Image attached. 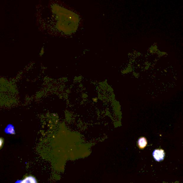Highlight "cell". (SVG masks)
<instances>
[{"instance_id":"cell-1","label":"cell","mask_w":183,"mask_h":183,"mask_svg":"<svg viewBox=\"0 0 183 183\" xmlns=\"http://www.w3.org/2000/svg\"><path fill=\"white\" fill-rule=\"evenodd\" d=\"M153 156L155 160L157 162H160L164 160L165 157V152L161 149H155L153 153Z\"/></svg>"},{"instance_id":"cell-2","label":"cell","mask_w":183,"mask_h":183,"mask_svg":"<svg viewBox=\"0 0 183 183\" xmlns=\"http://www.w3.org/2000/svg\"><path fill=\"white\" fill-rule=\"evenodd\" d=\"M15 183H37L35 178L32 176H29L23 180H17Z\"/></svg>"},{"instance_id":"cell-3","label":"cell","mask_w":183,"mask_h":183,"mask_svg":"<svg viewBox=\"0 0 183 183\" xmlns=\"http://www.w3.org/2000/svg\"><path fill=\"white\" fill-rule=\"evenodd\" d=\"M4 132L6 134L8 135H14L15 134V129L12 124H8L6 128L4 129Z\"/></svg>"},{"instance_id":"cell-4","label":"cell","mask_w":183,"mask_h":183,"mask_svg":"<svg viewBox=\"0 0 183 183\" xmlns=\"http://www.w3.org/2000/svg\"><path fill=\"white\" fill-rule=\"evenodd\" d=\"M147 145V141L145 137L140 138L138 140V145L139 148L143 149Z\"/></svg>"},{"instance_id":"cell-5","label":"cell","mask_w":183,"mask_h":183,"mask_svg":"<svg viewBox=\"0 0 183 183\" xmlns=\"http://www.w3.org/2000/svg\"><path fill=\"white\" fill-rule=\"evenodd\" d=\"M3 144V140L2 138H0V148L2 146Z\"/></svg>"}]
</instances>
